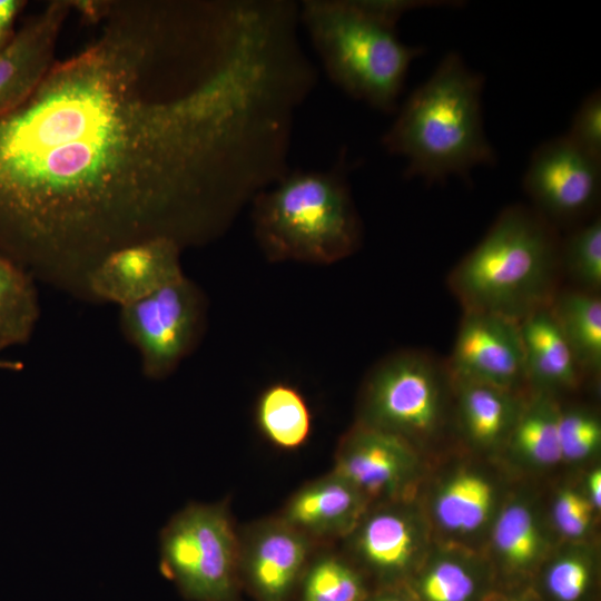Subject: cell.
<instances>
[{
    "label": "cell",
    "instance_id": "obj_1",
    "mask_svg": "<svg viewBox=\"0 0 601 601\" xmlns=\"http://www.w3.org/2000/svg\"><path fill=\"white\" fill-rule=\"evenodd\" d=\"M100 20L0 117V257L85 300L119 248L226 233L254 138L236 82L168 1H108Z\"/></svg>",
    "mask_w": 601,
    "mask_h": 601
},
{
    "label": "cell",
    "instance_id": "obj_2",
    "mask_svg": "<svg viewBox=\"0 0 601 601\" xmlns=\"http://www.w3.org/2000/svg\"><path fill=\"white\" fill-rule=\"evenodd\" d=\"M446 6L426 0H303L298 18L329 81L349 98L383 112L400 105L411 63L423 48L396 30L411 10Z\"/></svg>",
    "mask_w": 601,
    "mask_h": 601
},
{
    "label": "cell",
    "instance_id": "obj_3",
    "mask_svg": "<svg viewBox=\"0 0 601 601\" xmlns=\"http://www.w3.org/2000/svg\"><path fill=\"white\" fill-rule=\"evenodd\" d=\"M484 77L454 51L398 105L383 134V148L405 160L404 176L427 184L466 178L495 162L483 126Z\"/></svg>",
    "mask_w": 601,
    "mask_h": 601
},
{
    "label": "cell",
    "instance_id": "obj_4",
    "mask_svg": "<svg viewBox=\"0 0 601 601\" xmlns=\"http://www.w3.org/2000/svg\"><path fill=\"white\" fill-rule=\"evenodd\" d=\"M347 149L327 169H289L250 203L256 243L270 262L329 265L353 255L363 225L352 197Z\"/></svg>",
    "mask_w": 601,
    "mask_h": 601
},
{
    "label": "cell",
    "instance_id": "obj_5",
    "mask_svg": "<svg viewBox=\"0 0 601 601\" xmlns=\"http://www.w3.org/2000/svg\"><path fill=\"white\" fill-rule=\"evenodd\" d=\"M560 246L556 227L533 207L509 206L454 267L450 287L464 311L521 322L559 292Z\"/></svg>",
    "mask_w": 601,
    "mask_h": 601
},
{
    "label": "cell",
    "instance_id": "obj_6",
    "mask_svg": "<svg viewBox=\"0 0 601 601\" xmlns=\"http://www.w3.org/2000/svg\"><path fill=\"white\" fill-rule=\"evenodd\" d=\"M160 571L189 601H236L239 536L224 503H189L159 534Z\"/></svg>",
    "mask_w": 601,
    "mask_h": 601
},
{
    "label": "cell",
    "instance_id": "obj_7",
    "mask_svg": "<svg viewBox=\"0 0 601 601\" xmlns=\"http://www.w3.org/2000/svg\"><path fill=\"white\" fill-rule=\"evenodd\" d=\"M207 302L186 275L150 295L119 307V328L137 351L145 377L171 375L203 336Z\"/></svg>",
    "mask_w": 601,
    "mask_h": 601
},
{
    "label": "cell",
    "instance_id": "obj_8",
    "mask_svg": "<svg viewBox=\"0 0 601 601\" xmlns=\"http://www.w3.org/2000/svg\"><path fill=\"white\" fill-rule=\"evenodd\" d=\"M439 364L416 351L394 353L377 363L365 383L359 423L402 439L435 430L441 417Z\"/></svg>",
    "mask_w": 601,
    "mask_h": 601
},
{
    "label": "cell",
    "instance_id": "obj_9",
    "mask_svg": "<svg viewBox=\"0 0 601 601\" xmlns=\"http://www.w3.org/2000/svg\"><path fill=\"white\" fill-rule=\"evenodd\" d=\"M523 187L533 208L553 226H578L595 216L601 161L581 151L565 136L555 137L532 152Z\"/></svg>",
    "mask_w": 601,
    "mask_h": 601
},
{
    "label": "cell",
    "instance_id": "obj_10",
    "mask_svg": "<svg viewBox=\"0 0 601 601\" xmlns=\"http://www.w3.org/2000/svg\"><path fill=\"white\" fill-rule=\"evenodd\" d=\"M446 364L453 378L518 388L526 381L520 322L492 313L464 311Z\"/></svg>",
    "mask_w": 601,
    "mask_h": 601
},
{
    "label": "cell",
    "instance_id": "obj_11",
    "mask_svg": "<svg viewBox=\"0 0 601 601\" xmlns=\"http://www.w3.org/2000/svg\"><path fill=\"white\" fill-rule=\"evenodd\" d=\"M314 542L279 516L239 538V577L256 601H288L311 560Z\"/></svg>",
    "mask_w": 601,
    "mask_h": 601
},
{
    "label": "cell",
    "instance_id": "obj_12",
    "mask_svg": "<svg viewBox=\"0 0 601 601\" xmlns=\"http://www.w3.org/2000/svg\"><path fill=\"white\" fill-rule=\"evenodd\" d=\"M183 248L174 240L154 238L107 255L87 278L88 300L122 307L184 276Z\"/></svg>",
    "mask_w": 601,
    "mask_h": 601
},
{
    "label": "cell",
    "instance_id": "obj_13",
    "mask_svg": "<svg viewBox=\"0 0 601 601\" xmlns=\"http://www.w3.org/2000/svg\"><path fill=\"white\" fill-rule=\"evenodd\" d=\"M72 1H52L30 17L0 50V117L19 105L55 63L58 37Z\"/></svg>",
    "mask_w": 601,
    "mask_h": 601
},
{
    "label": "cell",
    "instance_id": "obj_14",
    "mask_svg": "<svg viewBox=\"0 0 601 601\" xmlns=\"http://www.w3.org/2000/svg\"><path fill=\"white\" fill-rule=\"evenodd\" d=\"M411 465L412 454L404 439L358 423L341 441L333 471L368 501L395 494Z\"/></svg>",
    "mask_w": 601,
    "mask_h": 601
},
{
    "label": "cell",
    "instance_id": "obj_15",
    "mask_svg": "<svg viewBox=\"0 0 601 601\" xmlns=\"http://www.w3.org/2000/svg\"><path fill=\"white\" fill-rule=\"evenodd\" d=\"M367 501L335 471L295 492L279 518L313 542L346 536L364 515Z\"/></svg>",
    "mask_w": 601,
    "mask_h": 601
},
{
    "label": "cell",
    "instance_id": "obj_16",
    "mask_svg": "<svg viewBox=\"0 0 601 601\" xmlns=\"http://www.w3.org/2000/svg\"><path fill=\"white\" fill-rule=\"evenodd\" d=\"M526 381L548 388H571L581 370L550 306L520 322Z\"/></svg>",
    "mask_w": 601,
    "mask_h": 601
},
{
    "label": "cell",
    "instance_id": "obj_17",
    "mask_svg": "<svg viewBox=\"0 0 601 601\" xmlns=\"http://www.w3.org/2000/svg\"><path fill=\"white\" fill-rule=\"evenodd\" d=\"M352 546L363 563L381 575L404 572L415 551V532L405 515L382 510L358 521L348 534Z\"/></svg>",
    "mask_w": 601,
    "mask_h": 601
},
{
    "label": "cell",
    "instance_id": "obj_18",
    "mask_svg": "<svg viewBox=\"0 0 601 601\" xmlns=\"http://www.w3.org/2000/svg\"><path fill=\"white\" fill-rule=\"evenodd\" d=\"M40 311L36 279L18 265L0 257V353L30 341ZM0 368L17 372L23 365L0 359Z\"/></svg>",
    "mask_w": 601,
    "mask_h": 601
},
{
    "label": "cell",
    "instance_id": "obj_19",
    "mask_svg": "<svg viewBox=\"0 0 601 601\" xmlns=\"http://www.w3.org/2000/svg\"><path fill=\"white\" fill-rule=\"evenodd\" d=\"M550 309L569 343L581 372L601 368V299L582 289L558 292Z\"/></svg>",
    "mask_w": 601,
    "mask_h": 601
},
{
    "label": "cell",
    "instance_id": "obj_20",
    "mask_svg": "<svg viewBox=\"0 0 601 601\" xmlns=\"http://www.w3.org/2000/svg\"><path fill=\"white\" fill-rule=\"evenodd\" d=\"M256 424L273 445L282 450L300 447L309 437L312 414L298 390L286 383H274L259 395Z\"/></svg>",
    "mask_w": 601,
    "mask_h": 601
},
{
    "label": "cell",
    "instance_id": "obj_21",
    "mask_svg": "<svg viewBox=\"0 0 601 601\" xmlns=\"http://www.w3.org/2000/svg\"><path fill=\"white\" fill-rule=\"evenodd\" d=\"M460 391L463 424L480 443L496 441L513 421L511 390L451 377Z\"/></svg>",
    "mask_w": 601,
    "mask_h": 601
},
{
    "label": "cell",
    "instance_id": "obj_22",
    "mask_svg": "<svg viewBox=\"0 0 601 601\" xmlns=\"http://www.w3.org/2000/svg\"><path fill=\"white\" fill-rule=\"evenodd\" d=\"M492 505V487L475 474H461L450 481L436 502V515L447 529L470 532L483 524Z\"/></svg>",
    "mask_w": 601,
    "mask_h": 601
},
{
    "label": "cell",
    "instance_id": "obj_23",
    "mask_svg": "<svg viewBox=\"0 0 601 601\" xmlns=\"http://www.w3.org/2000/svg\"><path fill=\"white\" fill-rule=\"evenodd\" d=\"M299 601H365L359 573L342 558L323 553L311 558L299 585Z\"/></svg>",
    "mask_w": 601,
    "mask_h": 601
},
{
    "label": "cell",
    "instance_id": "obj_24",
    "mask_svg": "<svg viewBox=\"0 0 601 601\" xmlns=\"http://www.w3.org/2000/svg\"><path fill=\"white\" fill-rule=\"evenodd\" d=\"M561 267L579 286L598 293L601 286V219L594 216L561 240Z\"/></svg>",
    "mask_w": 601,
    "mask_h": 601
},
{
    "label": "cell",
    "instance_id": "obj_25",
    "mask_svg": "<svg viewBox=\"0 0 601 601\" xmlns=\"http://www.w3.org/2000/svg\"><path fill=\"white\" fill-rule=\"evenodd\" d=\"M558 414L553 405L544 401L522 414L513 432L518 449L542 464H553L561 460Z\"/></svg>",
    "mask_w": 601,
    "mask_h": 601
},
{
    "label": "cell",
    "instance_id": "obj_26",
    "mask_svg": "<svg viewBox=\"0 0 601 601\" xmlns=\"http://www.w3.org/2000/svg\"><path fill=\"white\" fill-rule=\"evenodd\" d=\"M494 542L514 565L533 561L539 550V534L531 513L519 504L506 508L496 521Z\"/></svg>",
    "mask_w": 601,
    "mask_h": 601
},
{
    "label": "cell",
    "instance_id": "obj_27",
    "mask_svg": "<svg viewBox=\"0 0 601 601\" xmlns=\"http://www.w3.org/2000/svg\"><path fill=\"white\" fill-rule=\"evenodd\" d=\"M418 590L424 601H470L475 582L460 564L441 562L422 577Z\"/></svg>",
    "mask_w": 601,
    "mask_h": 601
},
{
    "label": "cell",
    "instance_id": "obj_28",
    "mask_svg": "<svg viewBox=\"0 0 601 601\" xmlns=\"http://www.w3.org/2000/svg\"><path fill=\"white\" fill-rule=\"evenodd\" d=\"M558 431L562 457L580 460L600 444L601 426L597 417L582 411L558 414Z\"/></svg>",
    "mask_w": 601,
    "mask_h": 601
},
{
    "label": "cell",
    "instance_id": "obj_29",
    "mask_svg": "<svg viewBox=\"0 0 601 601\" xmlns=\"http://www.w3.org/2000/svg\"><path fill=\"white\" fill-rule=\"evenodd\" d=\"M577 148L601 161V92H590L573 115L564 135Z\"/></svg>",
    "mask_w": 601,
    "mask_h": 601
},
{
    "label": "cell",
    "instance_id": "obj_30",
    "mask_svg": "<svg viewBox=\"0 0 601 601\" xmlns=\"http://www.w3.org/2000/svg\"><path fill=\"white\" fill-rule=\"evenodd\" d=\"M590 569L578 558L554 563L546 575V588L558 601H579L588 590Z\"/></svg>",
    "mask_w": 601,
    "mask_h": 601
},
{
    "label": "cell",
    "instance_id": "obj_31",
    "mask_svg": "<svg viewBox=\"0 0 601 601\" xmlns=\"http://www.w3.org/2000/svg\"><path fill=\"white\" fill-rule=\"evenodd\" d=\"M554 520L565 535L580 536L590 523V504L578 492L565 490L556 499Z\"/></svg>",
    "mask_w": 601,
    "mask_h": 601
},
{
    "label": "cell",
    "instance_id": "obj_32",
    "mask_svg": "<svg viewBox=\"0 0 601 601\" xmlns=\"http://www.w3.org/2000/svg\"><path fill=\"white\" fill-rule=\"evenodd\" d=\"M24 4L26 1L21 0H0V50H2L14 36V21Z\"/></svg>",
    "mask_w": 601,
    "mask_h": 601
},
{
    "label": "cell",
    "instance_id": "obj_33",
    "mask_svg": "<svg viewBox=\"0 0 601 601\" xmlns=\"http://www.w3.org/2000/svg\"><path fill=\"white\" fill-rule=\"evenodd\" d=\"M589 487L591 491L592 503L595 508L601 504V472L594 470L589 476Z\"/></svg>",
    "mask_w": 601,
    "mask_h": 601
},
{
    "label": "cell",
    "instance_id": "obj_34",
    "mask_svg": "<svg viewBox=\"0 0 601 601\" xmlns=\"http://www.w3.org/2000/svg\"><path fill=\"white\" fill-rule=\"evenodd\" d=\"M365 601H408L401 594L394 592H383Z\"/></svg>",
    "mask_w": 601,
    "mask_h": 601
},
{
    "label": "cell",
    "instance_id": "obj_35",
    "mask_svg": "<svg viewBox=\"0 0 601 601\" xmlns=\"http://www.w3.org/2000/svg\"><path fill=\"white\" fill-rule=\"evenodd\" d=\"M506 601H523V600H516V599H513V600H506Z\"/></svg>",
    "mask_w": 601,
    "mask_h": 601
}]
</instances>
